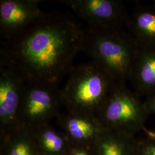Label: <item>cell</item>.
<instances>
[{
    "instance_id": "obj_1",
    "label": "cell",
    "mask_w": 155,
    "mask_h": 155,
    "mask_svg": "<svg viewBox=\"0 0 155 155\" xmlns=\"http://www.w3.org/2000/svg\"><path fill=\"white\" fill-rule=\"evenodd\" d=\"M84 28L71 15L45 12L21 32L1 41L0 65L26 83L58 84L81 52Z\"/></svg>"
},
{
    "instance_id": "obj_2",
    "label": "cell",
    "mask_w": 155,
    "mask_h": 155,
    "mask_svg": "<svg viewBox=\"0 0 155 155\" xmlns=\"http://www.w3.org/2000/svg\"><path fill=\"white\" fill-rule=\"evenodd\" d=\"M139 47L123 29L86 26L81 52L90 56L115 82L129 79Z\"/></svg>"
},
{
    "instance_id": "obj_3",
    "label": "cell",
    "mask_w": 155,
    "mask_h": 155,
    "mask_svg": "<svg viewBox=\"0 0 155 155\" xmlns=\"http://www.w3.org/2000/svg\"><path fill=\"white\" fill-rule=\"evenodd\" d=\"M115 83L92 61L74 66L61 89L63 106L69 113L97 117Z\"/></svg>"
},
{
    "instance_id": "obj_4",
    "label": "cell",
    "mask_w": 155,
    "mask_h": 155,
    "mask_svg": "<svg viewBox=\"0 0 155 155\" xmlns=\"http://www.w3.org/2000/svg\"><path fill=\"white\" fill-rule=\"evenodd\" d=\"M150 114L126 82H116L97 117L105 129L136 136L145 130Z\"/></svg>"
},
{
    "instance_id": "obj_5",
    "label": "cell",
    "mask_w": 155,
    "mask_h": 155,
    "mask_svg": "<svg viewBox=\"0 0 155 155\" xmlns=\"http://www.w3.org/2000/svg\"><path fill=\"white\" fill-rule=\"evenodd\" d=\"M63 106L58 84L26 83L18 111L21 126L32 129L57 118Z\"/></svg>"
},
{
    "instance_id": "obj_6",
    "label": "cell",
    "mask_w": 155,
    "mask_h": 155,
    "mask_svg": "<svg viewBox=\"0 0 155 155\" xmlns=\"http://www.w3.org/2000/svg\"><path fill=\"white\" fill-rule=\"evenodd\" d=\"M59 2L69 7L87 26L104 29L127 27L129 15L121 1L66 0Z\"/></svg>"
},
{
    "instance_id": "obj_7",
    "label": "cell",
    "mask_w": 155,
    "mask_h": 155,
    "mask_svg": "<svg viewBox=\"0 0 155 155\" xmlns=\"http://www.w3.org/2000/svg\"><path fill=\"white\" fill-rule=\"evenodd\" d=\"M25 83L11 68L0 65V137L21 126L18 111Z\"/></svg>"
},
{
    "instance_id": "obj_8",
    "label": "cell",
    "mask_w": 155,
    "mask_h": 155,
    "mask_svg": "<svg viewBox=\"0 0 155 155\" xmlns=\"http://www.w3.org/2000/svg\"><path fill=\"white\" fill-rule=\"evenodd\" d=\"M38 0H1L0 36L7 40L21 32L42 15Z\"/></svg>"
},
{
    "instance_id": "obj_9",
    "label": "cell",
    "mask_w": 155,
    "mask_h": 155,
    "mask_svg": "<svg viewBox=\"0 0 155 155\" xmlns=\"http://www.w3.org/2000/svg\"><path fill=\"white\" fill-rule=\"evenodd\" d=\"M57 121L71 144H93L104 128L97 117L61 112Z\"/></svg>"
},
{
    "instance_id": "obj_10",
    "label": "cell",
    "mask_w": 155,
    "mask_h": 155,
    "mask_svg": "<svg viewBox=\"0 0 155 155\" xmlns=\"http://www.w3.org/2000/svg\"><path fill=\"white\" fill-rule=\"evenodd\" d=\"M128 80L138 95L155 91V47H139Z\"/></svg>"
},
{
    "instance_id": "obj_11",
    "label": "cell",
    "mask_w": 155,
    "mask_h": 155,
    "mask_svg": "<svg viewBox=\"0 0 155 155\" xmlns=\"http://www.w3.org/2000/svg\"><path fill=\"white\" fill-rule=\"evenodd\" d=\"M127 28L138 47H155V8L152 5L136 6L129 15Z\"/></svg>"
},
{
    "instance_id": "obj_12",
    "label": "cell",
    "mask_w": 155,
    "mask_h": 155,
    "mask_svg": "<svg viewBox=\"0 0 155 155\" xmlns=\"http://www.w3.org/2000/svg\"><path fill=\"white\" fill-rule=\"evenodd\" d=\"M136 136L104 129L94 145L96 155H135Z\"/></svg>"
},
{
    "instance_id": "obj_13",
    "label": "cell",
    "mask_w": 155,
    "mask_h": 155,
    "mask_svg": "<svg viewBox=\"0 0 155 155\" xmlns=\"http://www.w3.org/2000/svg\"><path fill=\"white\" fill-rule=\"evenodd\" d=\"M31 129L39 155H64L71 144L64 133L50 124Z\"/></svg>"
},
{
    "instance_id": "obj_14",
    "label": "cell",
    "mask_w": 155,
    "mask_h": 155,
    "mask_svg": "<svg viewBox=\"0 0 155 155\" xmlns=\"http://www.w3.org/2000/svg\"><path fill=\"white\" fill-rule=\"evenodd\" d=\"M0 138L1 155H39L30 128L20 126Z\"/></svg>"
},
{
    "instance_id": "obj_15",
    "label": "cell",
    "mask_w": 155,
    "mask_h": 155,
    "mask_svg": "<svg viewBox=\"0 0 155 155\" xmlns=\"http://www.w3.org/2000/svg\"><path fill=\"white\" fill-rule=\"evenodd\" d=\"M147 136L137 140L135 155H155V133L144 130Z\"/></svg>"
},
{
    "instance_id": "obj_16",
    "label": "cell",
    "mask_w": 155,
    "mask_h": 155,
    "mask_svg": "<svg viewBox=\"0 0 155 155\" xmlns=\"http://www.w3.org/2000/svg\"><path fill=\"white\" fill-rule=\"evenodd\" d=\"M94 143L71 144L64 155H96Z\"/></svg>"
},
{
    "instance_id": "obj_17",
    "label": "cell",
    "mask_w": 155,
    "mask_h": 155,
    "mask_svg": "<svg viewBox=\"0 0 155 155\" xmlns=\"http://www.w3.org/2000/svg\"><path fill=\"white\" fill-rule=\"evenodd\" d=\"M144 102L149 113L155 115V91L147 96Z\"/></svg>"
},
{
    "instance_id": "obj_18",
    "label": "cell",
    "mask_w": 155,
    "mask_h": 155,
    "mask_svg": "<svg viewBox=\"0 0 155 155\" xmlns=\"http://www.w3.org/2000/svg\"><path fill=\"white\" fill-rule=\"evenodd\" d=\"M152 5L155 8V0L152 1Z\"/></svg>"
}]
</instances>
